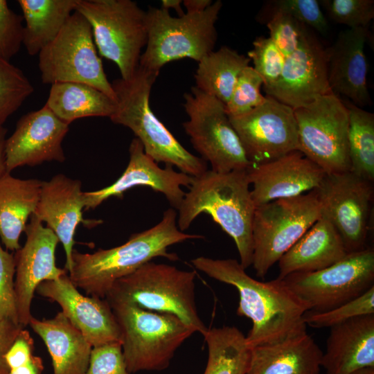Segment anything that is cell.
Segmentation results:
<instances>
[{"label": "cell", "mask_w": 374, "mask_h": 374, "mask_svg": "<svg viewBox=\"0 0 374 374\" xmlns=\"http://www.w3.org/2000/svg\"><path fill=\"white\" fill-rule=\"evenodd\" d=\"M191 262L208 277L238 290L237 314L252 322L246 336L250 349L307 332L303 317L309 308L283 280H257L246 272L240 262L232 258L199 256Z\"/></svg>", "instance_id": "6da1fadb"}, {"label": "cell", "mask_w": 374, "mask_h": 374, "mask_svg": "<svg viewBox=\"0 0 374 374\" xmlns=\"http://www.w3.org/2000/svg\"><path fill=\"white\" fill-rule=\"evenodd\" d=\"M174 208L167 209L155 226L132 234L124 244L89 253L73 249L68 272L73 284L88 296L105 299L114 283L157 257L175 261L179 257L168 247L203 235L180 231Z\"/></svg>", "instance_id": "7a4b0ae2"}, {"label": "cell", "mask_w": 374, "mask_h": 374, "mask_svg": "<svg viewBox=\"0 0 374 374\" xmlns=\"http://www.w3.org/2000/svg\"><path fill=\"white\" fill-rule=\"evenodd\" d=\"M247 170L225 173L207 170L193 177L178 208L179 229L184 232L202 213L213 220L234 241L240 263L252 264V224L256 209Z\"/></svg>", "instance_id": "3957f363"}, {"label": "cell", "mask_w": 374, "mask_h": 374, "mask_svg": "<svg viewBox=\"0 0 374 374\" xmlns=\"http://www.w3.org/2000/svg\"><path fill=\"white\" fill-rule=\"evenodd\" d=\"M159 74L139 66L130 79L114 80L111 83L116 108L109 118L130 129L145 153L156 163H165L197 177L208 170L207 163L188 151L151 109L150 95Z\"/></svg>", "instance_id": "277c9868"}, {"label": "cell", "mask_w": 374, "mask_h": 374, "mask_svg": "<svg viewBox=\"0 0 374 374\" xmlns=\"http://www.w3.org/2000/svg\"><path fill=\"white\" fill-rule=\"evenodd\" d=\"M195 277V271L150 261L116 280L105 299L175 315L203 336L208 328L196 306Z\"/></svg>", "instance_id": "5b68a950"}, {"label": "cell", "mask_w": 374, "mask_h": 374, "mask_svg": "<svg viewBox=\"0 0 374 374\" xmlns=\"http://www.w3.org/2000/svg\"><path fill=\"white\" fill-rule=\"evenodd\" d=\"M107 302L121 330L123 356L130 373L166 369L176 350L195 333L175 315L129 302Z\"/></svg>", "instance_id": "8992f818"}, {"label": "cell", "mask_w": 374, "mask_h": 374, "mask_svg": "<svg viewBox=\"0 0 374 374\" xmlns=\"http://www.w3.org/2000/svg\"><path fill=\"white\" fill-rule=\"evenodd\" d=\"M222 2H213L204 11L172 17L169 10L150 7L146 11L148 40L139 66L159 73L170 62L184 58L197 61L213 51L215 27Z\"/></svg>", "instance_id": "52a82bcc"}, {"label": "cell", "mask_w": 374, "mask_h": 374, "mask_svg": "<svg viewBox=\"0 0 374 374\" xmlns=\"http://www.w3.org/2000/svg\"><path fill=\"white\" fill-rule=\"evenodd\" d=\"M75 10L90 24L99 54L130 79L147 44L146 11L131 0H78Z\"/></svg>", "instance_id": "ba28073f"}, {"label": "cell", "mask_w": 374, "mask_h": 374, "mask_svg": "<svg viewBox=\"0 0 374 374\" xmlns=\"http://www.w3.org/2000/svg\"><path fill=\"white\" fill-rule=\"evenodd\" d=\"M320 216L321 206L315 190L256 206L251 265L256 275L263 278Z\"/></svg>", "instance_id": "9c48e42d"}, {"label": "cell", "mask_w": 374, "mask_h": 374, "mask_svg": "<svg viewBox=\"0 0 374 374\" xmlns=\"http://www.w3.org/2000/svg\"><path fill=\"white\" fill-rule=\"evenodd\" d=\"M38 56L43 83H84L116 101L112 83L97 53L91 26L78 11L71 14L56 37Z\"/></svg>", "instance_id": "30bf717a"}, {"label": "cell", "mask_w": 374, "mask_h": 374, "mask_svg": "<svg viewBox=\"0 0 374 374\" xmlns=\"http://www.w3.org/2000/svg\"><path fill=\"white\" fill-rule=\"evenodd\" d=\"M188 120L183 123L191 144L211 170L225 173L252 164L225 111L224 105L195 86L184 95Z\"/></svg>", "instance_id": "8fae6325"}, {"label": "cell", "mask_w": 374, "mask_h": 374, "mask_svg": "<svg viewBox=\"0 0 374 374\" xmlns=\"http://www.w3.org/2000/svg\"><path fill=\"white\" fill-rule=\"evenodd\" d=\"M298 150L326 174L350 170L348 156V112L334 93L294 109Z\"/></svg>", "instance_id": "7c38bea8"}, {"label": "cell", "mask_w": 374, "mask_h": 374, "mask_svg": "<svg viewBox=\"0 0 374 374\" xmlns=\"http://www.w3.org/2000/svg\"><path fill=\"white\" fill-rule=\"evenodd\" d=\"M282 280L307 304L308 311H328L374 286V251L366 247L348 253L326 268L291 274Z\"/></svg>", "instance_id": "4fadbf2b"}, {"label": "cell", "mask_w": 374, "mask_h": 374, "mask_svg": "<svg viewBox=\"0 0 374 374\" xmlns=\"http://www.w3.org/2000/svg\"><path fill=\"white\" fill-rule=\"evenodd\" d=\"M315 191L321 215L335 227L346 251L366 249L374 193L373 182L350 170L326 174Z\"/></svg>", "instance_id": "5bb4252c"}, {"label": "cell", "mask_w": 374, "mask_h": 374, "mask_svg": "<svg viewBox=\"0 0 374 374\" xmlns=\"http://www.w3.org/2000/svg\"><path fill=\"white\" fill-rule=\"evenodd\" d=\"M252 165L260 164L298 150L294 109L266 96L260 105L229 116Z\"/></svg>", "instance_id": "9a60e30c"}, {"label": "cell", "mask_w": 374, "mask_h": 374, "mask_svg": "<svg viewBox=\"0 0 374 374\" xmlns=\"http://www.w3.org/2000/svg\"><path fill=\"white\" fill-rule=\"evenodd\" d=\"M263 89L267 96L293 109L332 92L328 81L326 49L310 28L299 47L285 57L279 78Z\"/></svg>", "instance_id": "2e32d148"}, {"label": "cell", "mask_w": 374, "mask_h": 374, "mask_svg": "<svg viewBox=\"0 0 374 374\" xmlns=\"http://www.w3.org/2000/svg\"><path fill=\"white\" fill-rule=\"evenodd\" d=\"M24 232L25 244L14 254L18 320L24 328L33 317L31 304L38 285L45 280L59 279L68 273L64 268L56 266L55 249L60 241L50 229L32 215Z\"/></svg>", "instance_id": "e0dca14e"}, {"label": "cell", "mask_w": 374, "mask_h": 374, "mask_svg": "<svg viewBox=\"0 0 374 374\" xmlns=\"http://www.w3.org/2000/svg\"><path fill=\"white\" fill-rule=\"evenodd\" d=\"M69 125L60 120L44 105L39 109L23 115L15 132L6 139V166L8 173L24 166L46 161L62 163L66 157L62 141Z\"/></svg>", "instance_id": "ac0fdd59"}, {"label": "cell", "mask_w": 374, "mask_h": 374, "mask_svg": "<svg viewBox=\"0 0 374 374\" xmlns=\"http://www.w3.org/2000/svg\"><path fill=\"white\" fill-rule=\"evenodd\" d=\"M35 292L58 303L61 312L92 347L121 344L118 324L107 301L81 294L70 280L68 273L59 279L43 281Z\"/></svg>", "instance_id": "d6986e66"}, {"label": "cell", "mask_w": 374, "mask_h": 374, "mask_svg": "<svg viewBox=\"0 0 374 374\" xmlns=\"http://www.w3.org/2000/svg\"><path fill=\"white\" fill-rule=\"evenodd\" d=\"M129 152L127 166L112 184L98 190L83 192L84 208L94 209L112 197L122 198L128 190L141 186L162 193L172 208L178 210L186 193L181 187L188 188L193 177L175 171L172 166L160 168L145 153L136 137L130 143Z\"/></svg>", "instance_id": "ffe728a7"}, {"label": "cell", "mask_w": 374, "mask_h": 374, "mask_svg": "<svg viewBox=\"0 0 374 374\" xmlns=\"http://www.w3.org/2000/svg\"><path fill=\"white\" fill-rule=\"evenodd\" d=\"M247 171L256 206L314 190L326 174L299 150L251 165Z\"/></svg>", "instance_id": "44dd1931"}, {"label": "cell", "mask_w": 374, "mask_h": 374, "mask_svg": "<svg viewBox=\"0 0 374 374\" xmlns=\"http://www.w3.org/2000/svg\"><path fill=\"white\" fill-rule=\"evenodd\" d=\"M82 183L63 174H57L50 180L43 181L35 215L44 222L62 243L65 256L64 269L69 272L72 267L74 236L78 224L84 222L82 210L84 202Z\"/></svg>", "instance_id": "7402d4cb"}, {"label": "cell", "mask_w": 374, "mask_h": 374, "mask_svg": "<svg viewBox=\"0 0 374 374\" xmlns=\"http://www.w3.org/2000/svg\"><path fill=\"white\" fill-rule=\"evenodd\" d=\"M368 36L367 28H348L340 32L331 46L326 48L330 90L361 108L372 103L367 86L364 54Z\"/></svg>", "instance_id": "603a6c76"}, {"label": "cell", "mask_w": 374, "mask_h": 374, "mask_svg": "<svg viewBox=\"0 0 374 374\" xmlns=\"http://www.w3.org/2000/svg\"><path fill=\"white\" fill-rule=\"evenodd\" d=\"M330 328L321 362L326 374H351L362 368L374 367V314Z\"/></svg>", "instance_id": "cb8c5ba5"}, {"label": "cell", "mask_w": 374, "mask_h": 374, "mask_svg": "<svg viewBox=\"0 0 374 374\" xmlns=\"http://www.w3.org/2000/svg\"><path fill=\"white\" fill-rule=\"evenodd\" d=\"M348 252L333 224L321 215L278 261L277 278L299 272H312L338 262Z\"/></svg>", "instance_id": "d4e9b609"}, {"label": "cell", "mask_w": 374, "mask_h": 374, "mask_svg": "<svg viewBox=\"0 0 374 374\" xmlns=\"http://www.w3.org/2000/svg\"><path fill=\"white\" fill-rule=\"evenodd\" d=\"M322 355L305 332L251 348L246 374H319Z\"/></svg>", "instance_id": "484cf974"}, {"label": "cell", "mask_w": 374, "mask_h": 374, "mask_svg": "<svg viewBox=\"0 0 374 374\" xmlns=\"http://www.w3.org/2000/svg\"><path fill=\"white\" fill-rule=\"evenodd\" d=\"M28 325L46 345L53 374H84L93 347L62 312L51 319L32 317Z\"/></svg>", "instance_id": "4316f807"}, {"label": "cell", "mask_w": 374, "mask_h": 374, "mask_svg": "<svg viewBox=\"0 0 374 374\" xmlns=\"http://www.w3.org/2000/svg\"><path fill=\"white\" fill-rule=\"evenodd\" d=\"M43 181L0 177V240L6 250L21 248L19 239L37 207Z\"/></svg>", "instance_id": "83f0119b"}, {"label": "cell", "mask_w": 374, "mask_h": 374, "mask_svg": "<svg viewBox=\"0 0 374 374\" xmlns=\"http://www.w3.org/2000/svg\"><path fill=\"white\" fill-rule=\"evenodd\" d=\"M78 0H19L26 22L23 45L30 55L39 53L58 35Z\"/></svg>", "instance_id": "f1b7e54d"}, {"label": "cell", "mask_w": 374, "mask_h": 374, "mask_svg": "<svg viewBox=\"0 0 374 374\" xmlns=\"http://www.w3.org/2000/svg\"><path fill=\"white\" fill-rule=\"evenodd\" d=\"M45 105L68 125L84 117L110 118L116 108V101L105 93L80 82L52 84Z\"/></svg>", "instance_id": "f546056e"}, {"label": "cell", "mask_w": 374, "mask_h": 374, "mask_svg": "<svg viewBox=\"0 0 374 374\" xmlns=\"http://www.w3.org/2000/svg\"><path fill=\"white\" fill-rule=\"evenodd\" d=\"M251 60L236 51L222 46L198 62L195 74V87L220 100L229 102L237 80Z\"/></svg>", "instance_id": "4dcf8cb0"}, {"label": "cell", "mask_w": 374, "mask_h": 374, "mask_svg": "<svg viewBox=\"0 0 374 374\" xmlns=\"http://www.w3.org/2000/svg\"><path fill=\"white\" fill-rule=\"evenodd\" d=\"M203 337L208 350L203 374H246L251 349L246 336L238 328H208Z\"/></svg>", "instance_id": "1f68e13d"}, {"label": "cell", "mask_w": 374, "mask_h": 374, "mask_svg": "<svg viewBox=\"0 0 374 374\" xmlns=\"http://www.w3.org/2000/svg\"><path fill=\"white\" fill-rule=\"evenodd\" d=\"M348 112V148L350 171L374 181V114L350 101H344Z\"/></svg>", "instance_id": "d6a6232c"}, {"label": "cell", "mask_w": 374, "mask_h": 374, "mask_svg": "<svg viewBox=\"0 0 374 374\" xmlns=\"http://www.w3.org/2000/svg\"><path fill=\"white\" fill-rule=\"evenodd\" d=\"M33 91V84L22 71L0 56V126Z\"/></svg>", "instance_id": "836d02e7"}, {"label": "cell", "mask_w": 374, "mask_h": 374, "mask_svg": "<svg viewBox=\"0 0 374 374\" xmlns=\"http://www.w3.org/2000/svg\"><path fill=\"white\" fill-rule=\"evenodd\" d=\"M374 314V286L360 296L330 310L307 311L304 322L315 328H331L359 317Z\"/></svg>", "instance_id": "e575fe53"}, {"label": "cell", "mask_w": 374, "mask_h": 374, "mask_svg": "<svg viewBox=\"0 0 374 374\" xmlns=\"http://www.w3.org/2000/svg\"><path fill=\"white\" fill-rule=\"evenodd\" d=\"M263 81L253 66L240 73L229 102L224 105L228 116H238L260 105L265 100L260 92Z\"/></svg>", "instance_id": "d590c367"}, {"label": "cell", "mask_w": 374, "mask_h": 374, "mask_svg": "<svg viewBox=\"0 0 374 374\" xmlns=\"http://www.w3.org/2000/svg\"><path fill=\"white\" fill-rule=\"evenodd\" d=\"M247 57L262 79L263 88L271 86L279 78L285 58L269 37H257Z\"/></svg>", "instance_id": "8d00e7d4"}, {"label": "cell", "mask_w": 374, "mask_h": 374, "mask_svg": "<svg viewBox=\"0 0 374 374\" xmlns=\"http://www.w3.org/2000/svg\"><path fill=\"white\" fill-rule=\"evenodd\" d=\"M328 17L348 28H367L374 18L373 0H319Z\"/></svg>", "instance_id": "74e56055"}, {"label": "cell", "mask_w": 374, "mask_h": 374, "mask_svg": "<svg viewBox=\"0 0 374 374\" xmlns=\"http://www.w3.org/2000/svg\"><path fill=\"white\" fill-rule=\"evenodd\" d=\"M265 21L269 37L285 58L299 47L309 28L292 16L280 12L267 15Z\"/></svg>", "instance_id": "f35d334b"}, {"label": "cell", "mask_w": 374, "mask_h": 374, "mask_svg": "<svg viewBox=\"0 0 374 374\" xmlns=\"http://www.w3.org/2000/svg\"><path fill=\"white\" fill-rule=\"evenodd\" d=\"M267 4V15L280 12L320 33L323 34L328 30L327 19L317 0H274Z\"/></svg>", "instance_id": "ab89813d"}, {"label": "cell", "mask_w": 374, "mask_h": 374, "mask_svg": "<svg viewBox=\"0 0 374 374\" xmlns=\"http://www.w3.org/2000/svg\"><path fill=\"white\" fill-rule=\"evenodd\" d=\"M34 341L29 332L23 328L5 355L8 374H42V358L35 355Z\"/></svg>", "instance_id": "60d3db41"}, {"label": "cell", "mask_w": 374, "mask_h": 374, "mask_svg": "<svg viewBox=\"0 0 374 374\" xmlns=\"http://www.w3.org/2000/svg\"><path fill=\"white\" fill-rule=\"evenodd\" d=\"M15 259L14 254L3 249L0 242V321L19 324L15 290Z\"/></svg>", "instance_id": "b9f144b4"}, {"label": "cell", "mask_w": 374, "mask_h": 374, "mask_svg": "<svg viewBox=\"0 0 374 374\" xmlns=\"http://www.w3.org/2000/svg\"><path fill=\"white\" fill-rule=\"evenodd\" d=\"M23 17L12 11L6 0H0V56L7 60L15 55L23 44Z\"/></svg>", "instance_id": "7bdbcfd3"}, {"label": "cell", "mask_w": 374, "mask_h": 374, "mask_svg": "<svg viewBox=\"0 0 374 374\" xmlns=\"http://www.w3.org/2000/svg\"><path fill=\"white\" fill-rule=\"evenodd\" d=\"M84 374H131L124 362L121 344L93 347Z\"/></svg>", "instance_id": "ee69618b"}, {"label": "cell", "mask_w": 374, "mask_h": 374, "mask_svg": "<svg viewBox=\"0 0 374 374\" xmlns=\"http://www.w3.org/2000/svg\"><path fill=\"white\" fill-rule=\"evenodd\" d=\"M25 328L20 324L10 321H0V374H8L5 355L19 332Z\"/></svg>", "instance_id": "f6af8a7d"}, {"label": "cell", "mask_w": 374, "mask_h": 374, "mask_svg": "<svg viewBox=\"0 0 374 374\" xmlns=\"http://www.w3.org/2000/svg\"><path fill=\"white\" fill-rule=\"evenodd\" d=\"M211 0H185L183 4L186 9V13H197L204 11L212 4Z\"/></svg>", "instance_id": "bcb514c9"}, {"label": "cell", "mask_w": 374, "mask_h": 374, "mask_svg": "<svg viewBox=\"0 0 374 374\" xmlns=\"http://www.w3.org/2000/svg\"><path fill=\"white\" fill-rule=\"evenodd\" d=\"M7 130L0 126V177L7 173L5 158L6 135Z\"/></svg>", "instance_id": "7dc6e473"}, {"label": "cell", "mask_w": 374, "mask_h": 374, "mask_svg": "<svg viewBox=\"0 0 374 374\" xmlns=\"http://www.w3.org/2000/svg\"><path fill=\"white\" fill-rule=\"evenodd\" d=\"M182 1L181 0H163L161 1V8L169 10V9L175 10L179 17L184 15L185 13L181 8V4Z\"/></svg>", "instance_id": "c3c4849f"}, {"label": "cell", "mask_w": 374, "mask_h": 374, "mask_svg": "<svg viewBox=\"0 0 374 374\" xmlns=\"http://www.w3.org/2000/svg\"><path fill=\"white\" fill-rule=\"evenodd\" d=\"M351 374H374V367H365L356 370Z\"/></svg>", "instance_id": "681fc988"}]
</instances>
